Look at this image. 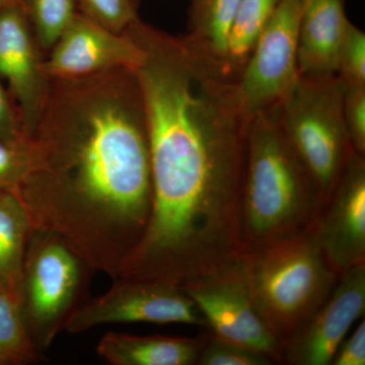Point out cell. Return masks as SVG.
Returning a JSON list of instances; mask_svg holds the SVG:
<instances>
[{"label": "cell", "mask_w": 365, "mask_h": 365, "mask_svg": "<svg viewBox=\"0 0 365 365\" xmlns=\"http://www.w3.org/2000/svg\"><path fill=\"white\" fill-rule=\"evenodd\" d=\"M40 352L29 333L23 309L0 289V365L35 364Z\"/></svg>", "instance_id": "cell-19"}, {"label": "cell", "mask_w": 365, "mask_h": 365, "mask_svg": "<svg viewBox=\"0 0 365 365\" xmlns=\"http://www.w3.org/2000/svg\"><path fill=\"white\" fill-rule=\"evenodd\" d=\"M364 311L365 264L341 274L323 304L284 343L281 364H332L341 342Z\"/></svg>", "instance_id": "cell-11"}, {"label": "cell", "mask_w": 365, "mask_h": 365, "mask_svg": "<svg viewBox=\"0 0 365 365\" xmlns=\"http://www.w3.org/2000/svg\"><path fill=\"white\" fill-rule=\"evenodd\" d=\"M343 116L353 150L365 157V86H345Z\"/></svg>", "instance_id": "cell-24"}, {"label": "cell", "mask_w": 365, "mask_h": 365, "mask_svg": "<svg viewBox=\"0 0 365 365\" xmlns=\"http://www.w3.org/2000/svg\"><path fill=\"white\" fill-rule=\"evenodd\" d=\"M323 208L313 181L288 143L276 107L250 124L240 202V254L316 227Z\"/></svg>", "instance_id": "cell-3"}, {"label": "cell", "mask_w": 365, "mask_h": 365, "mask_svg": "<svg viewBox=\"0 0 365 365\" xmlns=\"http://www.w3.org/2000/svg\"><path fill=\"white\" fill-rule=\"evenodd\" d=\"M337 76L345 86H365V34L352 23L341 44Z\"/></svg>", "instance_id": "cell-23"}, {"label": "cell", "mask_w": 365, "mask_h": 365, "mask_svg": "<svg viewBox=\"0 0 365 365\" xmlns=\"http://www.w3.org/2000/svg\"><path fill=\"white\" fill-rule=\"evenodd\" d=\"M28 148L29 143L20 145L0 138V189L18 186L28 165Z\"/></svg>", "instance_id": "cell-25"}, {"label": "cell", "mask_w": 365, "mask_h": 365, "mask_svg": "<svg viewBox=\"0 0 365 365\" xmlns=\"http://www.w3.org/2000/svg\"><path fill=\"white\" fill-rule=\"evenodd\" d=\"M100 297L81 304L67 319L64 331L86 332L109 324L206 327L202 314L180 285L160 281L116 278Z\"/></svg>", "instance_id": "cell-7"}, {"label": "cell", "mask_w": 365, "mask_h": 365, "mask_svg": "<svg viewBox=\"0 0 365 365\" xmlns=\"http://www.w3.org/2000/svg\"><path fill=\"white\" fill-rule=\"evenodd\" d=\"M45 57L78 13L76 0H19Z\"/></svg>", "instance_id": "cell-20"}, {"label": "cell", "mask_w": 365, "mask_h": 365, "mask_svg": "<svg viewBox=\"0 0 365 365\" xmlns=\"http://www.w3.org/2000/svg\"><path fill=\"white\" fill-rule=\"evenodd\" d=\"M32 232L25 208L13 190L0 189V289L21 307L24 261Z\"/></svg>", "instance_id": "cell-16"}, {"label": "cell", "mask_w": 365, "mask_h": 365, "mask_svg": "<svg viewBox=\"0 0 365 365\" xmlns=\"http://www.w3.org/2000/svg\"><path fill=\"white\" fill-rule=\"evenodd\" d=\"M204 339L108 332L98 341L97 352L113 365H192Z\"/></svg>", "instance_id": "cell-15"}, {"label": "cell", "mask_w": 365, "mask_h": 365, "mask_svg": "<svg viewBox=\"0 0 365 365\" xmlns=\"http://www.w3.org/2000/svg\"><path fill=\"white\" fill-rule=\"evenodd\" d=\"M365 364V322L362 319L350 336H346L334 355L331 365Z\"/></svg>", "instance_id": "cell-27"}, {"label": "cell", "mask_w": 365, "mask_h": 365, "mask_svg": "<svg viewBox=\"0 0 365 365\" xmlns=\"http://www.w3.org/2000/svg\"><path fill=\"white\" fill-rule=\"evenodd\" d=\"M281 0H241L228 36L223 71L239 79L255 45Z\"/></svg>", "instance_id": "cell-18"}, {"label": "cell", "mask_w": 365, "mask_h": 365, "mask_svg": "<svg viewBox=\"0 0 365 365\" xmlns=\"http://www.w3.org/2000/svg\"><path fill=\"white\" fill-rule=\"evenodd\" d=\"M275 362L266 355L245 346L212 335L204 339L199 365H270Z\"/></svg>", "instance_id": "cell-22"}, {"label": "cell", "mask_w": 365, "mask_h": 365, "mask_svg": "<svg viewBox=\"0 0 365 365\" xmlns=\"http://www.w3.org/2000/svg\"><path fill=\"white\" fill-rule=\"evenodd\" d=\"M13 191L33 230L58 235L91 270L116 279L153 204L145 112L132 69L50 78Z\"/></svg>", "instance_id": "cell-2"}, {"label": "cell", "mask_w": 365, "mask_h": 365, "mask_svg": "<svg viewBox=\"0 0 365 365\" xmlns=\"http://www.w3.org/2000/svg\"><path fill=\"white\" fill-rule=\"evenodd\" d=\"M302 1H304V6H306V4H307V2L309 1V0H302Z\"/></svg>", "instance_id": "cell-29"}, {"label": "cell", "mask_w": 365, "mask_h": 365, "mask_svg": "<svg viewBox=\"0 0 365 365\" xmlns=\"http://www.w3.org/2000/svg\"><path fill=\"white\" fill-rule=\"evenodd\" d=\"M134 73L150 141L153 204L117 278L181 285L240 256V202L252 117L237 79L143 21Z\"/></svg>", "instance_id": "cell-1"}, {"label": "cell", "mask_w": 365, "mask_h": 365, "mask_svg": "<svg viewBox=\"0 0 365 365\" xmlns=\"http://www.w3.org/2000/svg\"><path fill=\"white\" fill-rule=\"evenodd\" d=\"M91 270L58 235L34 230L23 269V314L38 351L47 349L81 304Z\"/></svg>", "instance_id": "cell-6"}, {"label": "cell", "mask_w": 365, "mask_h": 365, "mask_svg": "<svg viewBox=\"0 0 365 365\" xmlns=\"http://www.w3.org/2000/svg\"><path fill=\"white\" fill-rule=\"evenodd\" d=\"M0 138L9 143L20 144V145H26L30 140L24 130L16 107L1 79H0Z\"/></svg>", "instance_id": "cell-26"}, {"label": "cell", "mask_w": 365, "mask_h": 365, "mask_svg": "<svg viewBox=\"0 0 365 365\" xmlns=\"http://www.w3.org/2000/svg\"><path fill=\"white\" fill-rule=\"evenodd\" d=\"M141 50L125 33H116L76 14L44 59L48 78H86L118 68L134 71Z\"/></svg>", "instance_id": "cell-12"}, {"label": "cell", "mask_w": 365, "mask_h": 365, "mask_svg": "<svg viewBox=\"0 0 365 365\" xmlns=\"http://www.w3.org/2000/svg\"><path fill=\"white\" fill-rule=\"evenodd\" d=\"M241 0H191L189 32L185 42L203 56L222 66L228 36ZM225 72V71H223Z\"/></svg>", "instance_id": "cell-17"}, {"label": "cell", "mask_w": 365, "mask_h": 365, "mask_svg": "<svg viewBox=\"0 0 365 365\" xmlns=\"http://www.w3.org/2000/svg\"><path fill=\"white\" fill-rule=\"evenodd\" d=\"M16 1H19V0H0V9Z\"/></svg>", "instance_id": "cell-28"}, {"label": "cell", "mask_w": 365, "mask_h": 365, "mask_svg": "<svg viewBox=\"0 0 365 365\" xmlns=\"http://www.w3.org/2000/svg\"><path fill=\"white\" fill-rule=\"evenodd\" d=\"M346 0H309L300 19L297 62L300 76L337 74L338 55L348 26Z\"/></svg>", "instance_id": "cell-14"}, {"label": "cell", "mask_w": 365, "mask_h": 365, "mask_svg": "<svg viewBox=\"0 0 365 365\" xmlns=\"http://www.w3.org/2000/svg\"><path fill=\"white\" fill-rule=\"evenodd\" d=\"M181 287L193 300L213 335L251 348L281 364L282 344L255 309L239 257L217 272L188 281Z\"/></svg>", "instance_id": "cell-9"}, {"label": "cell", "mask_w": 365, "mask_h": 365, "mask_svg": "<svg viewBox=\"0 0 365 365\" xmlns=\"http://www.w3.org/2000/svg\"><path fill=\"white\" fill-rule=\"evenodd\" d=\"M316 232L339 275L365 264V158L354 153L322 208Z\"/></svg>", "instance_id": "cell-13"}, {"label": "cell", "mask_w": 365, "mask_h": 365, "mask_svg": "<svg viewBox=\"0 0 365 365\" xmlns=\"http://www.w3.org/2000/svg\"><path fill=\"white\" fill-rule=\"evenodd\" d=\"M45 55L20 1L0 9V79L30 139L44 108L50 78Z\"/></svg>", "instance_id": "cell-10"}, {"label": "cell", "mask_w": 365, "mask_h": 365, "mask_svg": "<svg viewBox=\"0 0 365 365\" xmlns=\"http://www.w3.org/2000/svg\"><path fill=\"white\" fill-rule=\"evenodd\" d=\"M314 227L239 256L255 309L282 347L323 304L340 276Z\"/></svg>", "instance_id": "cell-4"}, {"label": "cell", "mask_w": 365, "mask_h": 365, "mask_svg": "<svg viewBox=\"0 0 365 365\" xmlns=\"http://www.w3.org/2000/svg\"><path fill=\"white\" fill-rule=\"evenodd\" d=\"M304 9L302 0H281L237 79L252 117L279 106L299 81L297 40Z\"/></svg>", "instance_id": "cell-8"}, {"label": "cell", "mask_w": 365, "mask_h": 365, "mask_svg": "<svg viewBox=\"0 0 365 365\" xmlns=\"http://www.w3.org/2000/svg\"><path fill=\"white\" fill-rule=\"evenodd\" d=\"M344 83L337 74L300 76L277 110L288 143L325 205L355 153L343 116Z\"/></svg>", "instance_id": "cell-5"}, {"label": "cell", "mask_w": 365, "mask_h": 365, "mask_svg": "<svg viewBox=\"0 0 365 365\" xmlns=\"http://www.w3.org/2000/svg\"><path fill=\"white\" fill-rule=\"evenodd\" d=\"M79 14L113 32L123 33L138 18L137 0H76Z\"/></svg>", "instance_id": "cell-21"}]
</instances>
